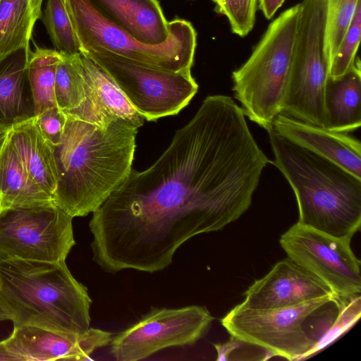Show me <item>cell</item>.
<instances>
[{"label": "cell", "mask_w": 361, "mask_h": 361, "mask_svg": "<svg viewBox=\"0 0 361 361\" xmlns=\"http://www.w3.org/2000/svg\"><path fill=\"white\" fill-rule=\"evenodd\" d=\"M269 163L241 107L229 96H208L157 160L132 169L92 213L90 228L121 267L161 271L187 240L249 209Z\"/></svg>", "instance_id": "1"}, {"label": "cell", "mask_w": 361, "mask_h": 361, "mask_svg": "<svg viewBox=\"0 0 361 361\" xmlns=\"http://www.w3.org/2000/svg\"><path fill=\"white\" fill-rule=\"evenodd\" d=\"M59 143L54 202L73 218L94 212L128 178L137 128L117 118L102 126L66 115Z\"/></svg>", "instance_id": "2"}, {"label": "cell", "mask_w": 361, "mask_h": 361, "mask_svg": "<svg viewBox=\"0 0 361 361\" xmlns=\"http://www.w3.org/2000/svg\"><path fill=\"white\" fill-rule=\"evenodd\" d=\"M274 164L295 193L299 218L306 227L352 239L361 225V178L310 150L267 130Z\"/></svg>", "instance_id": "3"}, {"label": "cell", "mask_w": 361, "mask_h": 361, "mask_svg": "<svg viewBox=\"0 0 361 361\" xmlns=\"http://www.w3.org/2000/svg\"><path fill=\"white\" fill-rule=\"evenodd\" d=\"M0 297L13 313V326L75 335L90 328L92 300L65 261L0 260Z\"/></svg>", "instance_id": "4"}, {"label": "cell", "mask_w": 361, "mask_h": 361, "mask_svg": "<svg viewBox=\"0 0 361 361\" xmlns=\"http://www.w3.org/2000/svg\"><path fill=\"white\" fill-rule=\"evenodd\" d=\"M360 297L348 300L333 294L271 310L238 304L221 322L231 336L262 348L271 356L302 360L326 345Z\"/></svg>", "instance_id": "5"}, {"label": "cell", "mask_w": 361, "mask_h": 361, "mask_svg": "<svg viewBox=\"0 0 361 361\" xmlns=\"http://www.w3.org/2000/svg\"><path fill=\"white\" fill-rule=\"evenodd\" d=\"M300 13V4L281 13L249 59L232 73L234 97L245 116L266 130L283 113Z\"/></svg>", "instance_id": "6"}, {"label": "cell", "mask_w": 361, "mask_h": 361, "mask_svg": "<svg viewBox=\"0 0 361 361\" xmlns=\"http://www.w3.org/2000/svg\"><path fill=\"white\" fill-rule=\"evenodd\" d=\"M81 52L107 51L158 69L190 73L197 47V32L190 22L171 20L166 39L148 44L102 14L89 0H63Z\"/></svg>", "instance_id": "7"}, {"label": "cell", "mask_w": 361, "mask_h": 361, "mask_svg": "<svg viewBox=\"0 0 361 361\" xmlns=\"http://www.w3.org/2000/svg\"><path fill=\"white\" fill-rule=\"evenodd\" d=\"M283 113L324 126L329 63L325 50L326 0H303Z\"/></svg>", "instance_id": "8"}, {"label": "cell", "mask_w": 361, "mask_h": 361, "mask_svg": "<svg viewBox=\"0 0 361 361\" xmlns=\"http://www.w3.org/2000/svg\"><path fill=\"white\" fill-rule=\"evenodd\" d=\"M122 90L145 120L177 114L198 90L190 73L164 71L133 62L107 51H85Z\"/></svg>", "instance_id": "9"}, {"label": "cell", "mask_w": 361, "mask_h": 361, "mask_svg": "<svg viewBox=\"0 0 361 361\" xmlns=\"http://www.w3.org/2000/svg\"><path fill=\"white\" fill-rule=\"evenodd\" d=\"M73 217L54 204L0 209V260L66 261L75 240Z\"/></svg>", "instance_id": "10"}, {"label": "cell", "mask_w": 361, "mask_h": 361, "mask_svg": "<svg viewBox=\"0 0 361 361\" xmlns=\"http://www.w3.org/2000/svg\"><path fill=\"white\" fill-rule=\"evenodd\" d=\"M213 320L200 305L152 308L111 339V354L117 361H137L169 347L192 345L206 335Z\"/></svg>", "instance_id": "11"}, {"label": "cell", "mask_w": 361, "mask_h": 361, "mask_svg": "<svg viewBox=\"0 0 361 361\" xmlns=\"http://www.w3.org/2000/svg\"><path fill=\"white\" fill-rule=\"evenodd\" d=\"M351 239L336 238L298 222L280 238L288 257L326 283L344 299L360 296V261L352 250Z\"/></svg>", "instance_id": "12"}, {"label": "cell", "mask_w": 361, "mask_h": 361, "mask_svg": "<svg viewBox=\"0 0 361 361\" xmlns=\"http://www.w3.org/2000/svg\"><path fill=\"white\" fill-rule=\"evenodd\" d=\"M111 339V333L95 328L75 335L22 325L13 326L3 341L15 361L90 360L94 350Z\"/></svg>", "instance_id": "13"}, {"label": "cell", "mask_w": 361, "mask_h": 361, "mask_svg": "<svg viewBox=\"0 0 361 361\" xmlns=\"http://www.w3.org/2000/svg\"><path fill=\"white\" fill-rule=\"evenodd\" d=\"M334 294L313 274L289 257L276 264L244 293L243 307L271 310L296 305Z\"/></svg>", "instance_id": "14"}, {"label": "cell", "mask_w": 361, "mask_h": 361, "mask_svg": "<svg viewBox=\"0 0 361 361\" xmlns=\"http://www.w3.org/2000/svg\"><path fill=\"white\" fill-rule=\"evenodd\" d=\"M271 128L294 144L361 178V143L349 133L330 130L283 113L274 118Z\"/></svg>", "instance_id": "15"}, {"label": "cell", "mask_w": 361, "mask_h": 361, "mask_svg": "<svg viewBox=\"0 0 361 361\" xmlns=\"http://www.w3.org/2000/svg\"><path fill=\"white\" fill-rule=\"evenodd\" d=\"M102 14L148 44L168 37L171 20H166L158 0H89Z\"/></svg>", "instance_id": "16"}, {"label": "cell", "mask_w": 361, "mask_h": 361, "mask_svg": "<svg viewBox=\"0 0 361 361\" xmlns=\"http://www.w3.org/2000/svg\"><path fill=\"white\" fill-rule=\"evenodd\" d=\"M30 52V48L23 49L0 61L1 128L11 129L36 116L27 73Z\"/></svg>", "instance_id": "17"}, {"label": "cell", "mask_w": 361, "mask_h": 361, "mask_svg": "<svg viewBox=\"0 0 361 361\" xmlns=\"http://www.w3.org/2000/svg\"><path fill=\"white\" fill-rule=\"evenodd\" d=\"M361 69L357 56L350 69L341 77L329 78L324 93V126L347 133L361 126Z\"/></svg>", "instance_id": "18"}, {"label": "cell", "mask_w": 361, "mask_h": 361, "mask_svg": "<svg viewBox=\"0 0 361 361\" xmlns=\"http://www.w3.org/2000/svg\"><path fill=\"white\" fill-rule=\"evenodd\" d=\"M8 139L32 180L54 200L57 176L53 149L35 118L11 128Z\"/></svg>", "instance_id": "19"}, {"label": "cell", "mask_w": 361, "mask_h": 361, "mask_svg": "<svg viewBox=\"0 0 361 361\" xmlns=\"http://www.w3.org/2000/svg\"><path fill=\"white\" fill-rule=\"evenodd\" d=\"M0 202L1 209L54 202L29 176L8 136L0 152Z\"/></svg>", "instance_id": "20"}, {"label": "cell", "mask_w": 361, "mask_h": 361, "mask_svg": "<svg viewBox=\"0 0 361 361\" xmlns=\"http://www.w3.org/2000/svg\"><path fill=\"white\" fill-rule=\"evenodd\" d=\"M43 0H0V61L30 48L36 22L41 18Z\"/></svg>", "instance_id": "21"}, {"label": "cell", "mask_w": 361, "mask_h": 361, "mask_svg": "<svg viewBox=\"0 0 361 361\" xmlns=\"http://www.w3.org/2000/svg\"><path fill=\"white\" fill-rule=\"evenodd\" d=\"M83 77L90 85L97 101L112 118H121L137 128L144 124L145 118L132 106L122 90L110 76L87 56L78 54Z\"/></svg>", "instance_id": "22"}, {"label": "cell", "mask_w": 361, "mask_h": 361, "mask_svg": "<svg viewBox=\"0 0 361 361\" xmlns=\"http://www.w3.org/2000/svg\"><path fill=\"white\" fill-rule=\"evenodd\" d=\"M59 59L60 53L56 49L36 47L34 51L30 52L27 73L36 115L57 106L55 80Z\"/></svg>", "instance_id": "23"}, {"label": "cell", "mask_w": 361, "mask_h": 361, "mask_svg": "<svg viewBox=\"0 0 361 361\" xmlns=\"http://www.w3.org/2000/svg\"><path fill=\"white\" fill-rule=\"evenodd\" d=\"M78 54L60 53L56 68V102L57 106L65 114L78 108L86 99V82L79 63Z\"/></svg>", "instance_id": "24"}, {"label": "cell", "mask_w": 361, "mask_h": 361, "mask_svg": "<svg viewBox=\"0 0 361 361\" xmlns=\"http://www.w3.org/2000/svg\"><path fill=\"white\" fill-rule=\"evenodd\" d=\"M42 15L54 49L60 53L74 55L80 53L79 43L71 23L63 0H47Z\"/></svg>", "instance_id": "25"}, {"label": "cell", "mask_w": 361, "mask_h": 361, "mask_svg": "<svg viewBox=\"0 0 361 361\" xmlns=\"http://www.w3.org/2000/svg\"><path fill=\"white\" fill-rule=\"evenodd\" d=\"M360 1L361 0H326L325 50L329 65Z\"/></svg>", "instance_id": "26"}, {"label": "cell", "mask_w": 361, "mask_h": 361, "mask_svg": "<svg viewBox=\"0 0 361 361\" xmlns=\"http://www.w3.org/2000/svg\"><path fill=\"white\" fill-rule=\"evenodd\" d=\"M361 35V1L357 4L351 23L329 65V78L345 74L353 64Z\"/></svg>", "instance_id": "27"}, {"label": "cell", "mask_w": 361, "mask_h": 361, "mask_svg": "<svg viewBox=\"0 0 361 361\" xmlns=\"http://www.w3.org/2000/svg\"><path fill=\"white\" fill-rule=\"evenodd\" d=\"M215 11L225 16L233 33L244 37L252 30L258 0H212Z\"/></svg>", "instance_id": "28"}, {"label": "cell", "mask_w": 361, "mask_h": 361, "mask_svg": "<svg viewBox=\"0 0 361 361\" xmlns=\"http://www.w3.org/2000/svg\"><path fill=\"white\" fill-rule=\"evenodd\" d=\"M67 116L57 106L48 108L35 117L40 133L51 146L57 145L62 137Z\"/></svg>", "instance_id": "29"}, {"label": "cell", "mask_w": 361, "mask_h": 361, "mask_svg": "<svg viewBox=\"0 0 361 361\" xmlns=\"http://www.w3.org/2000/svg\"><path fill=\"white\" fill-rule=\"evenodd\" d=\"M285 0H258V8L264 17L269 20L273 18Z\"/></svg>", "instance_id": "30"}, {"label": "cell", "mask_w": 361, "mask_h": 361, "mask_svg": "<svg viewBox=\"0 0 361 361\" xmlns=\"http://www.w3.org/2000/svg\"><path fill=\"white\" fill-rule=\"evenodd\" d=\"M13 313L5 302L0 297V322L10 320L12 321Z\"/></svg>", "instance_id": "31"}, {"label": "cell", "mask_w": 361, "mask_h": 361, "mask_svg": "<svg viewBox=\"0 0 361 361\" xmlns=\"http://www.w3.org/2000/svg\"><path fill=\"white\" fill-rule=\"evenodd\" d=\"M0 361H15L7 350L3 341H0Z\"/></svg>", "instance_id": "32"}, {"label": "cell", "mask_w": 361, "mask_h": 361, "mask_svg": "<svg viewBox=\"0 0 361 361\" xmlns=\"http://www.w3.org/2000/svg\"><path fill=\"white\" fill-rule=\"evenodd\" d=\"M9 131V128L0 127V152L8 138Z\"/></svg>", "instance_id": "33"}, {"label": "cell", "mask_w": 361, "mask_h": 361, "mask_svg": "<svg viewBox=\"0 0 361 361\" xmlns=\"http://www.w3.org/2000/svg\"><path fill=\"white\" fill-rule=\"evenodd\" d=\"M0 209H1V202H0Z\"/></svg>", "instance_id": "34"}]
</instances>
